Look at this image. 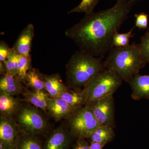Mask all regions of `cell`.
I'll return each instance as SVG.
<instances>
[{
  "instance_id": "obj_1",
  "label": "cell",
  "mask_w": 149,
  "mask_h": 149,
  "mask_svg": "<svg viewBox=\"0 0 149 149\" xmlns=\"http://www.w3.org/2000/svg\"><path fill=\"white\" fill-rule=\"evenodd\" d=\"M133 6L117 2L111 8L85 14L78 23L67 29L65 35L80 51L104 58L113 48V35L128 17Z\"/></svg>"
},
{
  "instance_id": "obj_2",
  "label": "cell",
  "mask_w": 149,
  "mask_h": 149,
  "mask_svg": "<svg viewBox=\"0 0 149 149\" xmlns=\"http://www.w3.org/2000/svg\"><path fill=\"white\" fill-rule=\"evenodd\" d=\"M103 58L76 51L66 65L67 83L73 89H83L93 78L106 69Z\"/></svg>"
},
{
  "instance_id": "obj_3",
  "label": "cell",
  "mask_w": 149,
  "mask_h": 149,
  "mask_svg": "<svg viewBox=\"0 0 149 149\" xmlns=\"http://www.w3.org/2000/svg\"><path fill=\"white\" fill-rule=\"evenodd\" d=\"M104 63L106 69L128 83L146 64L141 56L139 44L135 42L125 47L113 48Z\"/></svg>"
},
{
  "instance_id": "obj_4",
  "label": "cell",
  "mask_w": 149,
  "mask_h": 149,
  "mask_svg": "<svg viewBox=\"0 0 149 149\" xmlns=\"http://www.w3.org/2000/svg\"><path fill=\"white\" fill-rule=\"evenodd\" d=\"M123 80L115 72L106 69L93 78L82 90L86 96V104L113 95Z\"/></svg>"
},
{
  "instance_id": "obj_5",
  "label": "cell",
  "mask_w": 149,
  "mask_h": 149,
  "mask_svg": "<svg viewBox=\"0 0 149 149\" xmlns=\"http://www.w3.org/2000/svg\"><path fill=\"white\" fill-rule=\"evenodd\" d=\"M70 120L72 135L80 139H89L100 124L88 105L75 111Z\"/></svg>"
},
{
  "instance_id": "obj_6",
  "label": "cell",
  "mask_w": 149,
  "mask_h": 149,
  "mask_svg": "<svg viewBox=\"0 0 149 149\" xmlns=\"http://www.w3.org/2000/svg\"><path fill=\"white\" fill-rule=\"evenodd\" d=\"M17 121L19 128L25 135H38L47 127V122L40 112L31 107H23L20 109Z\"/></svg>"
},
{
  "instance_id": "obj_7",
  "label": "cell",
  "mask_w": 149,
  "mask_h": 149,
  "mask_svg": "<svg viewBox=\"0 0 149 149\" xmlns=\"http://www.w3.org/2000/svg\"><path fill=\"white\" fill-rule=\"evenodd\" d=\"M100 125L115 127V104L113 95L88 104Z\"/></svg>"
},
{
  "instance_id": "obj_8",
  "label": "cell",
  "mask_w": 149,
  "mask_h": 149,
  "mask_svg": "<svg viewBox=\"0 0 149 149\" xmlns=\"http://www.w3.org/2000/svg\"><path fill=\"white\" fill-rule=\"evenodd\" d=\"M18 129L12 120L1 116L0 120V149H15Z\"/></svg>"
},
{
  "instance_id": "obj_9",
  "label": "cell",
  "mask_w": 149,
  "mask_h": 149,
  "mask_svg": "<svg viewBox=\"0 0 149 149\" xmlns=\"http://www.w3.org/2000/svg\"><path fill=\"white\" fill-rule=\"evenodd\" d=\"M35 36V28L32 23L28 24L19 35L13 49L19 56H30L32 40Z\"/></svg>"
},
{
  "instance_id": "obj_10",
  "label": "cell",
  "mask_w": 149,
  "mask_h": 149,
  "mask_svg": "<svg viewBox=\"0 0 149 149\" xmlns=\"http://www.w3.org/2000/svg\"><path fill=\"white\" fill-rule=\"evenodd\" d=\"M131 88V97L134 100L149 99V74H136L128 82Z\"/></svg>"
},
{
  "instance_id": "obj_11",
  "label": "cell",
  "mask_w": 149,
  "mask_h": 149,
  "mask_svg": "<svg viewBox=\"0 0 149 149\" xmlns=\"http://www.w3.org/2000/svg\"><path fill=\"white\" fill-rule=\"evenodd\" d=\"M47 110L56 119L60 120L71 115L77 110L60 97L52 98L48 101Z\"/></svg>"
},
{
  "instance_id": "obj_12",
  "label": "cell",
  "mask_w": 149,
  "mask_h": 149,
  "mask_svg": "<svg viewBox=\"0 0 149 149\" xmlns=\"http://www.w3.org/2000/svg\"><path fill=\"white\" fill-rule=\"evenodd\" d=\"M43 77L45 90L52 98L59 97L61 94L68 90L58 74L44 75Z\"/></svg>"
},
{
  "instance_id": "obj_13",
  "label": "cell",
  "mask_w": 149,
  "mask_h": 149,
  "mask_svg": "<svg viewBox=\"0 0 149 149\" xmlns=\"http://www.w3.org/2000/svg\"><path fill=\"white\" fill-rule=\"evenodd\" d=\"M70 143L69 136L63 128L56 129L47 140L44 149H67Z\"/></svg>"
},
{
  "instance_id": "obj_14",
  "label": "cell",
  "mask_w": 149,
  "mask_h": 149,
  "mask_svg": "<svg viewBox=\"0 0 149 149\" xmlns=\"http://www.w3.org/2000/svg\"><path fill=\"white\" fill-rule=\"evenodd\" d=\"M17 76L4 74L0 80L1 93L13 96L20 93L22 85Z\"/></svg>"
},
{
  "instance_id": "obj_15",
  "label": "cell",
  "mask_w": 149,
  "mask_h": 149,
  "mask_svg": "<svg viewBox=\"0 0 149 149\" xmlns=\"http://www.w3.org/2000/svg\"><path fill=\"white\" fill-rule=\"evenodd\" d=\"M59 97L66 102L76 110L81 108L83 105L86 104V96L83 90H68L61 95Z\"/></svg>"
},
{
  "instance_id": "obj_16",
  "label": "cell",
  "mask_w": 149,
  "mask_h": 149,
  "mask_svg": "<svg viewBox=\"0 0 149 149\" xmlns=\"http://www.w3.org/2000/svg\"><path fill=\"white\" fill-rule=\"evenodd\" d=\"M19 103L12 96L1 93L0 112L1 116L8 117L13 115L18 111Z\"/></svg>"
},
{
  "instance_id": "obj_17",
  "label": "cell",
  "mask_w": 149,
  "mask_h": 149,
  "mask_svg": "<svg viewBox=\"0 0 149 149\" xmlns=\"http://www.w3.org/2000/svg\"><path fill=\"white\" fill-rule=\"evenodd\" d=\"M25 99L34 106L45 111L47 110V106L49 97L48 93L45 91H29L26 93Z\"/></svg>"
},
{
  "instance_id": "obj_18",
  "label": "cell",
  "mask_w": 149,
  "mask_h": 149,
  "mask_svg": "<svg viewBox=\"0 0 149 149\" xmlns=\"http://www.w3.org/2000/svg\"><path fill=\"white\" fill-rule=\"evenodd\" d=\"M115 136L113 128L108 125H100L91 135L89 139L91 142L106 145L111 141Z\"/></svg>"
},
{
  "instance_id": "obj_19",
  "label": "cell",
  "mask_w": 149,
  "mask_h": 149,
  "mask_svg": "<svg viewBox=\"0 0 149 149\" xmlns=\"http://www.w3.org/2000/svg\"><path fill=\"white\" fill-rule=\"evenodd\" d=\"M24 82L33 90L45 91L43 75H41L38 70L30 68L26 74Z\"/></svg>"
},
{
  "instance_id": "obj_20",
  "label": "cell",
  "mask_w": 149,
  "mask_h": 149,
  "mask_svg": "<svg viewBox=\"0 0 149 149\" xmlns=\"http://www.w3.org/2000/svg\"><path fill=\"white\" fill-rule=\"evenodd\" d=\"M19 58V55L16 53L13 48H12L7 58L4 63L6 67V74L17 76Z\"/></svg>"
},
{
  "instance_id": "obj_21",
  "label": "cell",
  "mask_w": 149,
  "mask_h": 149,
  "mask_svg": "<svg viewBox=\"0 0 149 149\" xmlns=\"http://www.w3.org/2000/svg\"><path fill=\"white\" fill-rule=\"evenodd\" d=\"M15 149H42L38 140L34 136L24 135L17 139Z\"/></svg>"
},
{
  "instance_id": "obj_22",
  "label": "cell",
  "mask_w": 149,
  "mask_h": 149,
  "mask_svg": "<svg viewBox=\"0 0 149 149\" xmlns=\"http://www.w3.org/2000/svg\"><path fill=\"white\" fill-rule=\"evenodd\" d=\"M135 27L126 33H119L116 32L113 35L112 40V45L113 47H125L130 45V39L133 37V30Z\"/></svg>"
},
{
  "instance_id": "obj_23",
  "label": "cell",
  "mask_w": 149,
  "mask_h": 149,
  "mask_svg": "<svg viewBox=\"0 0 149 149\" xmlns=\"http://www.w3.org/2000/svg\"><path fill=\"white\" fill-rule=\"evenodd\" d=\"M100 0H82L77 6L69 11L68 14L78 13L85 14L92 13Z\"/></svg>"
},
{
  "instance_id": "obj_24",
  "label": "cell",
  "mask_w": 149,
  "mask_h": 149,
  "mask_svg": "<svg viewBox=\"0 0 149 149\" xmlns=\"http://www.w3.org/2000/svg\"><path fill=\"white\" fill-rule=\"evenodd\" d=\"M31 57L19 56L17 77L21 82H24L26 74L31 68Z\"/></svg>"
},
{
  "instance_id": "obj_25",
  "label": "cell",
  "mask_w": 149,
  "mask_h": 149,
  "mask_svg": "<svg viewBox=\"0 0 149 149\" xmlns=\"http://www.w3.org/2000/svg\"><path fill=\"white\" fill-rule=\"evenodd\" d=\"M139 49L142 58L146 63H149V29L141 38Z\"/></svg>"
},
{
  "instance_id": "obj_26",
  "label": "cell",
  "mask_w": 149,
  "mask_h": 149,
  "mask_svg": "<svg viewBox=\"0 0 149 149\" xmlns=\"http://www.w3.org/2000/svg\"><path fill=\"white\" fill-rule=\"evenodd\" d=\"M136 23L135 27L139 29H148L149 24L148 15L145 13H141L135 15Z\"/></svg>"
},
{
  "instance_id": "obj_27",
  "label": "cell",
  "mask_w": 149,
  "mask_h": 149,
  "mask_svg": "<svg viewBox=\"0 0 149 149\" xmlns=\"http://www.w3.org/2000/svg\"><path fill=\"white\" fill-rule=\"evenodd\" d=\"M12 49L9 47L7 44L3 41L0 43V62L4 63Z\"/></svg>"
},
{
  "instance_id": "obj_28",
  "label": "cell",
  "mask_w": 149,
  "mask_h": 149,
  "mask_svg": "<svg viewBox=\"0 0 149 149\" xmlns=\"http://www.w3.org/2000/svg\"><path fill=\"white\" fill-rule=\"evenodd\" d=\"M83 139H81L77 142L73 149H90V145Z\"/></svg>"
},
{
  "instance_id": "obj_29",
  "label": "cell",
  "mask_w": 149,
  "mask_h": 149,
  "mask_svg": "<svg viewBox=\"0 0 149 149\" xmlns=\"http://www.w3.org/2000/svg\"><path fill=\"white\" fill-rule=\"evenodd\" d=\"M105 146L104 144L96 142H91L90 145V149H102L103 147Z\"/></svg>"
},
{
  "instance_id": "obj_30",
  "label": "cell",
  "mask_w": 149,
  "mask_h": 149,
  "mask_svg": "<svg viewBox=\"0 0 149 149\" xmlns=\"http://www.w3.org/2000/svg\"><path fill=\"white\" fill-rule=\"evenodd\" d=\"M142 1H144V0H117V2L133 4L134 2Z\"/></svg>"
}]
</instances>
